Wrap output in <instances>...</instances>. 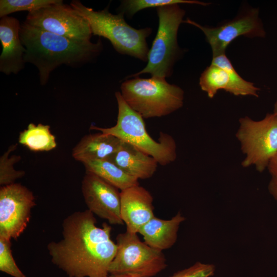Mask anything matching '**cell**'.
I'll return each mask as SVG.
<instances>
[{
	"mask_svg": "<svg viewBox=\"0 0 277 277\" xmlns=\"http://www.w3.org/2000/svg\"><path fill=\"white\" fill-rule=\"evenodd\" d=\"M82 163L86 172L97 175L121 191L139 185L138 180L128 174L110 161L90 160Z\"/></svg>",
	"mask_w": 277,
	"mask_h": 277,
	"instance_id": "ac0fdd59",
	"label": "cell"
},
{
	"mask_svg": "<svg viewBox=\"0 0 277 277\" xmlns=\"http://www.w3.org/2000/svg\"><path fill=\"white\" fill-rule=\"evenodd\" d=\"M20 36L26 48L25 63L34 65L41 85H46L50 74L58 66H81L96 57L103 49L101 39L95 43L78 41L21 24Z\"/></svg>",
	"mask_w": 277,
	"mask_h": 277,
	"instance_id": "7a4b0ae2",
	"label": "cell"
},
{
	"mask_svg": "<svg viewBox=\"0 0 277 277\" xmlns=\"http://www.w3.org/2000/svg\"><path fill=\"white\" fill-rule=\"evenodd\" d=\"M115 96L118 106L116 124L109 128L91 126L90 129L113 135L128 143L154 159L157 163L166 166L174 162L177 156L176 144L170 134L161 132L155 141L147 131L144 118L125 102L120 92Z\"/></svg>",
	"mask_w": 277,
	"mask_h": 277,
	"instance_id": "3957f363",
	"label": "cell"
},
{
	"mask_svg": "<svg viewBox=\"0 0 277 277\" xmlns=\"http://www.w3.org/2000/svg\"><path fill=\"white\" fill-rule=\"evenodd\" d=\"M185 217L180 212L169 220L154 216L139 230L144 242L150 247L163 251L175 243L181 224Z\"/></svg>",
	"mask_w": 277,
	"mask_h": 277,
	"instance_id": "2e32d148",
	"label": "cell"
},
{
	"mask_svg": "<svg viewBox=\"0 0 277 277\" xmlns=\"http://www.w3.org/2000/svg\"><path fill=\"white\" fill-rule=\"evenodd\" d=\"M97 175L86 172L82 192L88 209L111 225H123L121 215V192Z\"/></svg>",
	"mask_w": 277,
	"mask_h": 277,
	"instance_id": "7c38bea8",
	"label": "cell"
},
{
	"mask_svg": "<svg viewBox=\"0 0 277 277\" xmlns=\"http://www.w3.org/2000/svg\"><path fill=\"white\" fill-rule=\"evenodd\" d=\"M16 147V144L10 146L0 157V185L2 186L15 183L17 179L23 177L25 174L24 171L16 170L14 168V165L21 160L20 156H10Z\"/></svg>",
	"mask_w": 277,
	"mask_h": 277,
	"instance_id": "603a6c76",
	"label": "cell"
},
{
	"mask_svg": "<svg viewBox=\"0 0 277 277\" xmlns=\"http://www.w3.org/2000/svg\"><path fill=\"white\" fill-rule=\"evenodd\" d=\"M108 277H140L138 275L132 274H110Z\"/></svg>",
	"mask_w": 277,
	"mask_h": 277,
	"instance_id": "f1b7e54d",
	"label": "cell"
},
{
	"mask_svg": "<svg viewBox=\"0 0 277 277\" xmlns=\"http://www.w3.org/2000/svg\"><path fill=\"white\" fill-rule=\"evenodd\" d=\"M122 141L102 132L84 136L72 149V156L83 163L90 160H109L119 149Z\"/></svg>",
	"mask_w": 277,
	"mask_h": 277,
	"instance_id": "e0dca14e",
	"label": "cell"
},
{
	"mask_svg": "<svg viewBox=\"0 0 277 277\" xmlns=\"http://www.w3.org/2000/svg\"><path fill=\"white\" fill-rule=\"evenodd\" d=\"M121 91L127 105L143 118L166 116L184 104L183 90L168 83L164 77H134L123 82Z\"/></svg>",
	"mask_w": 277,
	"mask_h": 277,
	"instance_id": "5b68a950",
	"label": "cell"
},
{
	"mask_svg": "<svg viewBox=\"0 0 277 277\" xmlns=\"http://www.w3.org/2000/svg\"><path fill=\"white\" fill-rule=\"evenodd\" d=\"M117 251L109 268V274H132L153 277L167 267L162 251L142 242L137 233L126 231L116 238Z\"/></svg>",
	"mask_w": 277,
	"mask_h": 277,
	"instance_id": "ba28073f",
	"label": "cell"
},
{
	"mask_svg": "<svg viewBox=\"0 0 277 277\" xmlns=\"http://www.w3.org/2000/svg\"><path fill=\"white\" fill-rule=\"evenodd\" d=\"M267 168L271 176L277 177V152L270 159Z\"/></svg>",
	"mask_w": 277,
	"mask_h": 277,
	"instance_id": "4316f807",
	"label": "cell"
},
{
	"mask_svg": "<svg viewBox=\"0 0 277 277\" xmlns=\"http://www.w3.org/2000/svg\"><path fill=\"white\" fill-rule=\"evenodd\" d=\"M230 77L224 68L211 64L202 73L199 84L201 89L206 92L209 98H213L220 90L228 92Z\"/></svg>",
	"mask_w": 277,
	"mask_h": 277,
	"instance_id": "44dd1931",
	"label": "cell"
},
{
	"mask_svg": "<svg viewBox=\"0 0 277 277\" xmlns=\"http://www.w3.org/2000/svg\"><path fill=\"white\" fill-rule=\"evenodd\" d=\"M70 5L88 22L92 34L108 39L121 54L147 61L149 49L146 39L152 32L150 28L135 29L125 22L123 13L113 14L108 7L94 11L77 0Z\"/></svg>",
	"mask_w": 277,
	"mask_h": 277,
	"instance_id": "277c9868",
	"label": "cell"
},
{
	"mask_svg": "<svg viewBox=\"0 0 277 277\" xmlns=\"http://www.w3.org/2000/svg\"><path fill=\"white\" fill-rule=\"evenodd\" d=\"M156 10L158 29L149 51L147 64L143 70L127 78L144 73L164 78L171 75L173 65L180 53L177 34L179 26L184 21L185 11L179 4L158 7Z\"/></svg>",
	"mask_w": 277,
	"mask_h": 277,
	"instance_id": "8992f818",
	"label": "cell"
},
{
	"mask_svg": "<svg viewBox=\"0 0 277 277\" xmlns=\"http://www.w3.org/2000/svg\"><path fill=\"white\" fill-rule=\"evenodd\" d=\"M211 64L224 68L228 72L230 84L228 92L235 96H259L260 89L253 83L243 79L236 71L225 54L213 57Z\"/></svg>",
	"mask_w": 277,
	"mask_h": 277,
	"instance_id": "ffe728a7",
	"label": "cell"
},
{
	"mask_svg": "<svg viewBox=\"0 0 277 277\" xmlns=\"http://www.w3.org/2000/svg\"><path fill=\"white\" fill-rule=\"evenodd\" d=\"M153 197L139 185L121 191V215L126 231L137 233L154 216Z\"/></svg>",
	"mask_w": 277,
	"mask_h": 277,
	"instance_id": "4fadbf2b",
	"label": "cell"
},
{
	"mask_svg": "<svg viewBox=\"0 0 277 277\" xmlns=\"http://www.w3.org/2000/svg\"><path fill=\"white\" fill-rule=\"evenodd\" d=\"M0 270L13 277H27L16 265L11 250V240L0 236Z\"/></svg>",
	"mask_w": 277,
	"mask_h": 277,
	"instance_id": "d4e9b609",
	"label": "cell"
},
{
	"mask_svg": "<svg viewBox=\"0 0 277 277\" xmlns=\"http://www.w3.org/2000/svg\"><path fill=\"white\" fill-rule=\"evenodd\" d=\"M18 143L34 152L49 151L57 146L55 136L48 125L30 123L19 133Z\"/></svg>",
	"mask_w": 277,
	"mask_h": 277,
	"instance_id": "d6986e66",
	"label": "cell"
},
{
	"mask_svg": "<svg viewBox=\"0 0 277 277\" xmlns=\"http://www.w3.org/2000/svg\"><path fill=\"white\" fill-rule=\"evenodd\" d=\"M214 271V265L197 262L187 268L177 271L169 277H210L213 275Z\"/></svg>",
	"mask_w": 277,
	"mask_h": 277,
	"instance_id": "484cf974",
	"label": "cell"
},
{
	"mask_svg": "<svg viewBox=\"0 0 277 277\" xmlns=\"http://www.w3.org/2000/svg\"><path fill=\"white\" fill-rule=\"evenodd\" d=\"M239 124L236 137L245 155L241 165L254 166L262 172L277 152V118L273 113H268L260 121L247 116L241 117Z\"/></svg>",
	"mask_w": 277,
	"mask_h": 277,
	"instance_id": "52a82bcc",
	"label": "cell"
},
{
	"mask_svg": "<svg viewBox=\"0 0 277 277\" xmlns=\"http://www.w3.org/2000/svg\"><path fill=\"white\" fill-rule=\"evenodd\" d=\"M27 24L43 30L78 41H90L92 33L86 21L62 0L28 13Z\"/></svg>",
	"mask_w": 277,
	"mask_h": 277,
	"instance_id": "9c48e42d",
	"label": "cell"
},
{
	"mask_svg": "<svg viewBox=\"0 0 277 277\" xmlns=\"http://www.w3.org/2000/svg\"><path fill=\"white\" fill-rule=\"evenodd\" d=\"M59 0H1L0 17L8 16L16 12H32L50 5L57 3Z\"/></svg>",
	"mask_w": 277,
	"mask_h": 277,
	"instance_id": "cb8c5ba5",
	"label": "cell"
},
{
	"mask_svg": "<svg viewBox=\"0 0 277 277\" xmlns=\"http://www.w3.org/2000/svg\"><path fill=\"white\" fill-rule=\"evenodd\" d=\"M189 4L206 6L210 4L196 0H124L121 2L120 12L132 17L138 11L145 8L163 7L167 5Z\"/></svg>",
	"mask_w": 277,
	"mask_h": 277,
	"instance_id": "7402d4cb",
	"label": "cell"
},
{
	"mask_svg": "<svg viewBox=\"0 0 277 277\" xmlns=\"http://www.w3.org/2000/svg\"><path fill=\"white\" fill-rule=\"evenodd\" d=\"M94 214L87 209L72 213L62 223V239L51 242L47 249L52 262L69 277H108L117 251L111 239V226H96Z\"/></svg>",
	"mask_w": 277,
	"mask_h": 277,
	"instance_id": "6da1fadb",
	"label": "cell"
},
{
	"mask_svg": "<svg viewBox=\"0 0 277 277\" xmlns=\"http://www.w3.org/2000/svg\"><path fill=\"white\" fill-rule=\"evenodd\" d=\"M31 191L19 183L0 189V236L16 240L30 221L31 209L36 205Z\"/></svg>",
	"mask_w": 277,
	"mask_h": 277,
	"instance_id": "30bf717a",
	"label": "cell"
},
{
	"mask_svg": "<svg viewBox=\"0 0 277 277\" xmlns=\"http://www.w3.org/2000/svg\"><path fill=\"white\" fill-rule=\"evenodd\" d=\"M108 160L137 180L152 177L159 164L151 156L123 141L117 151Z\"/></svg>",
	"mask_w": 277,
	"mask_h": 277,
	"instance_id": "9a60e30c",
	"label": "cell"
},
{
	"mask_svg": "<svg viewBox=\"0 0 277 277\" xmlns=\"http://www.w3.org/2000/svg\"><path fill=\"white\" fill-rule=\"evenodd\" d=\"M268 189L269 193L277 201V177L272 176Z\"/></svg>",
	"mask_w": 277,
	"mask_h": 277,
	"instance_id": "83f0119b",
	"label": "cell"
},
{
	"mask_svg": "<svg viewBox=\"0 0 277 277\" xmlns=\"http://www.w3.org/2000/svg\"><path fill=\"white\" fill-rule=\"evenodd\" d=\"M183 22L202 31L211 46L213 57L225 54L228 46L239 36L252 38L266 36L257 8L246 10L233 19L214 27L202 26L189 18Z\"/></svg>",
	"mask_w": 277,
	"mask_h": 277,
	"instance_id": "8fae6325",
	"label": "cell"
},
{
	"mask_svg": "<svg viewBox=\"0 0 277 277\" xmlns=\"http://www.w3.org/2000/svg\"><path fill=\"white\" fill-rule=\"evenodd\" d=\"M21 24L13 16L1 18L0 41L2 51L0 55V71L6 75L16 74L25 67L26 48L21 36Z\"/></svg>",
	"mask_w": 277,
	"mask_h": 277,
	"instance_id": "5bb4252c",
	"label": "cell"
},
{
	"mask_svg": "<svg viewBox=\"0 0 277 277\" xmlns=\"http://www.w3.org/2000/svg\"><path fill=\"white\" fill-rule=\"evenodd\" d=\"M273 113L275 115V116H276L277 118V98L274 105V109H273Z\"/></svg>",
	"mask_w": 277,
	"mask_h": 277,
	"instance_id": "f546056e",
	"label": "cell"
}]
</instances>
